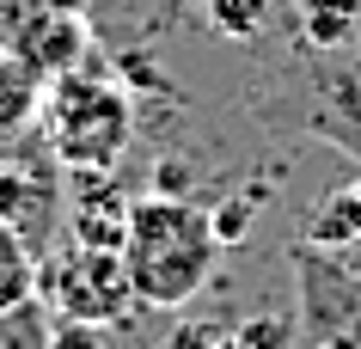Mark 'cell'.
Segmentation results:
<instances>
[{
    "instance_id": "obj_1",
    "label": "cell",
    "mask_w": 361,
    "mask_h": 349,
    "mask_svg": "<svg viewBox=\"0 0 361 349\" xmlns=\"http://www.w3.org/2000/svg\"><path fill=\"white\" fill-rule=\"evenodd\" d=\"M214 257H221L214 221H209V209H196L190 196L153 190L135 202L129 233H123V270H129L141 307H159V312L190 307L196 294L209 288Z\"/></svg>"
},
{
    "instance_id": "obj_2",
    "label": "cell",
    "mask_w": 361,
    "mask_h": 349,
    "mask_svg": "<svg viewBox=\"0 0 361 349\" xmlns=\"http://www.w3.org/2000/svg\"><path fill=\"white\" fill-rule=\"evenodd\" d=\"M37 135L49 141V154L68 172H80V166H116L129 154V135H135V104L123 92V80H104L98 68L80 61V68L49 80Z\"/></svg>"
},
{
    "instance_id": "obj_3",
    "label": "cell",
    "mask_w": 361,
    "mask_h": 349,
    "mask_svg": "<svg viewBox=\"0 0 361 349\" xmlns=\"http://www.w3.org/2000/svg\"><path fill=\"white\" fill-rule=\"evenodd\" d=\"M37 300L56 319H86V325H129L141 300H135V282L123 270V252H104V245H56L37 270Z\"/></svg>"
},
{
    "instance_id": "obj_4",
    "label": "cell",
    "mask_w": 361,
    "mask_h": 349,
    "mask_svg": "<svg viewBox=\"0 0 361 349\" xmlns=\"http://www.w3.org/2000/svg\"><path fill=\"white\" fill-rule=\"evenodd\" d=\"M61 202H68V166L49 154V141H0V227H13L37 257H49L61 245Z\"/></svg>"
},
{
    "instance_id": "obj_5",
    "label": "cell",
    "mask_w": 361,
    "mask_h": 349,
    "mask_svg": "<svg viewBox=\"0 0 361 349\" xmlns=\"http://www.w3.org/2000/svg\"><path fill=\"white\" fill-rule=\"evenodd\" d=\"M294 270H300V319L312 343L361 337V257L349 264L337 245H300Z\"/></svg>"
},
{
    "instance_id": "obj_6",
    "label": "cell",
    "mask_w": 361,
    "mask_h": 349,
    "mask_svg": "<svg viewBox=\"0 0 361 349\" xmlns=\"http://www.w3.org/2000/svg\"><path fill=\"white\" fill-rule=\"evenodd\" d=\"M129 214H135V196L123 190L116 166H80V172H68L61 233H68L74 245H104V252H123Z\"/></svg>"
},
{
    "instance_id": "obj_7",
    "label": "cell",
    "mask_w": 361,
    "mask_h": 349,
    "mask_svg": "<svg viewBox=\"0 0 361 349\" xmlns=\"http://www.w3.org/2000/svg\"><path fill=\"white\" fill-rule=\"evenodd\" d=\"M6 49H19L37 74L56 80V74H68V68H80V61L92 56V37H86V19H80V13H49V6L31 0L19 37L6 43Z\"/></svg>"
},
{
    "instance_id": "obj_8",
    "label": "cell",
    "mask_w": 361,
    "mask_h": 349,
    "mask_svg": "<svg viewBox=\"0 0 361 349\" xmlns=\"http://www.w3.org/2000/svg\"><path fill=\"white\" fill-rule=\"evenodd\" d=\"M43 92H49V74H37L19 49H0V141L37 135Z\"/></svg>"
},
{
    "instance_id": "obj_9",
    "label": "cell",
    "mask_w": 361,
    "mask_h": 349,
    "mask_svg": "<svg viewBox=\"0 0 361 349\" xmlns=\"http://www.w3.org/2000/svg\"><path fill=\"white\" fill-rule=\"evenodd\" d=\"M37 270H43V257L31 252L13 227H0V312L37 300Z\"/></svg>"
},
{
    "instance_id": "obj_10",
    "label": "cell",
    "mask_w": 361,
    "mask_h": 349,
    "mask_svg": "<svg viewBox=\"0 0 361 349\" xmlns=\"http://www.w3.org/2000/svg\"><path fill=\"white\" fill-rule=\"evenodd\" d=\"M300 25H306V43H319V49H337V43L355 37V25H361V0H300Z\"/></svg>"
},
{
    "instance_id": "obj_11",
    "label": "cell",
    "mask_w": 361,
    "mask_h": 349,
    "mask_svg": "<svg viewBox=\"0 0 361 349\" xmlns=\"http://www.w3.org/2000/svg\"><path fill=\"white\" fill-rule=\"evenodd\" d=\"M43 337H49V307L43 300L0 312V349H43Z\"/></svg>"
},
{
    "instance_id": "obj_12",
    "label": "cell",
    "mask_w": 361,
    "mask_h": 349,
    "mask_svg": "<svg viewBox=\"0 0 361 349\" xmlns=\"http://www.w3.org/2000/svg\"><path fill=\"white\" fill-rule=\"evenodd\" d=\"M43 349H116V343L104 337V325H86V319H56V312H49V337H43Z\"/></svg>"
},
{
    "instance_id": "obj_13",
    "label": "cell",
    "mask_w": 361,
    "mask_h": 349,
    "mask_svg": "<svg viewBox=\"0 0 361 349\" xmlns=\"http://www.w3.org/2000/svg\"><path fill=\"white\" fill-rule=\"evenodd\" d=\"M227 349H294V325L288 319H245L227 337Z\"/></svg>"
},
{
    "instance_id": "obj_14",
    "label": "cell",
    "mask_w": 361,
    "mask_h": 349,
    "mask_svg": "<svg viewBox=\"0 0 361 349\" xmlns=\"http://www.w3.org/2000/svg\"><path fill=\"white\" fill-rule=\"evenodd\" d=\"M209 19L227 31V37H251L264 25V0H209Z\"/></svg>"
},
{
    "instance_id": "obj_15",
    "label": "cell",
    "mask_w": 361,
    "mask_h": 349,
    "mask_svg": "<svg viewBox=\"0 0 361 349\" xmlns=\"http://www.w3.org/2000/svg\"><path fill=\"white\" fill-rule=\"evenodd\" d=\"M209 221H214V239L221 245H239L251 233V202H221V209H209Z\"/></svg>"
},
{
    "instance_id": "obj_16",
    "label": "cell",
    "mask_w": 361,
    "mask_h": 349,
    "mask_svg": "<svg viewBox=\"0 0 361 349\" xmlns=\"http://www.w3.org/2000/svg\"><path fill=\"white\" fill-rule=\"evenodd\" d=\"M166 349H227V337H214V325H178Z\"/></svg>"
},
{
    "instance_id": "obj_17",
    "label": "cell",
    "mask_w": 361,
    "mask_h": 349,
    "mask_svg": "<svg viewBox=\"0 0 361 349\" xmlns=\"http://www.w3.org/2000/svg\"><path fill=\"white\" fill-rule=\"evenodd\" d=\"M37 6H49V13H86V0H37Z\"/></svg>"
},
{
    "instance_id": "obj_18",
    "label": "cell",
    "mask_w": 361,
    "mask_h": 349,
    "mask_svg": "<svg viewBox=\"0 0 361 349\" xmlns=\"http://www.w3.org/2000/svg\"><path fill=\"white\" fill-rule=\"evenodd\" d=\"M312 349H361V337H324V343H312Z\"/></svg>"
}]
</instances>
